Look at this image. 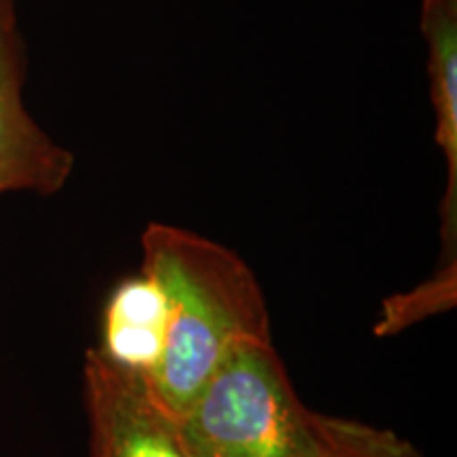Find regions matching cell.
Segmentation results:
<instances>
[{
    "label": "cell",
    "mask_w": 457,
    "mask_h": 457,
    "mask_svg": "<svg viewBox=\"0 0 457 457\" xmlns=\"http://www.w3.org/2000/svg\"><path fill=\"white\" fill-rule=\"evenodd\" d=\"M91 457H187L176 421L146 379L108 364L96 350L85 358Z\"/></svg>",
    "instance_id": "cell-4"
},
{
    "label": "cell",
    "mask_w": 457,
    "mask_h": 457,
    "mask_svg": "<svg viewBox=\"0 0 457 457\" xmlns=\"http://www.w3.org/2000/svg\"><path fill=\"white\" fill-rule=\"evenodd\" d=\"M420 28L428 54V85L434 112V142L447 170L441 233L445 253L455 256L457 236V3L421 0Z\"/></svg>",
    "instance_id": "cell-6"
},
{
    "label": "cell",
    "mask_w": 457,
    "mask_h": 457,
    "mask_svg": "<svg viewBox=\"0 0 457 457\" xmlns=\"http://www.w3.org/2000/svg\"><path fill=\"white\" fill-rule=\"evenodd\" d=\"M174 421L187 457H312L320 413L301 403L270 339L233 347Z\"/></svg>",
    "instance_id": "cell-2"
},
{
    "label": "cell",
    "mask_w": 457,
    "mask_h": 457,
    "mask_svg": "<svg viewBox=\"0 0 457 457\" xmlns=\"http://www.w3.org/2000/svg\"><path fill=\"white\" fill-rule=\"evenodd\" d=\"M312 457H426L390 428L343 417L320 415L318 445Z\"/></svg>",
    "instance_id": "cell-7"
},
{
    "label": "cell",
    "mask_w": 457,
    "mask_h": 457,
    "mask_svg": "<svg viewBox=\"0 0 457 457\" xmlns=\"http://www.w3.org/2000/svg\"><path fill=\"white\" fill-rule=\"evenodd\" d=\"M451 3H457V0H451Z\"/></svg>",
    "instance_id": "cell-8"
},
{
    "label": "cell",
    "mask_w": 457,
    "mask_h": 457,
    "mask_svg": "<svg viewBox=\"0 0 457 457\" xmlns=\"http://www.w3.org/2000/svg\"><path fill=\"white\" fill-rule=\"evenodd\" d=\"M168 322L170 303L162 282L140 270L108 295L96 352L112 367L148 379L163 358Z\"/></svg>",
    "instance_id": "cell-5"
},
{
    "label": "cell",
    "mask_w": 457,
    "mask_h": 457,
    "mask_svg": "<svg viewBox=\"0 0 457 457\" xmlns=\"http://www.w3.org/2000/svg\"><path fill=\"white\" fill-rule=\"evenodd\" d=\"M28 47L13 0H0V195H55L74 171V153L60 145L26 104Z\"/></svg>",
    "instance_id": "cell-3"
},
{
    "label": "cell",
    "mask_w": 457,
    "mask_h": 457,
    "mask_svg": "<svg viewBox=\"0 0 457 457\" xmlns=\"http://www.w3.org/2000/svg\"><path fill=\"white\" fill-rule=\"evenodd\" d=\"M140 244L142 270L170 303L165 352L146 384L176 417L233 347L271 339L270 312L254 271L227 245L168 222H151Z\"/></svg>",
    "instance_id": "cell-1"
}]
</instances>
